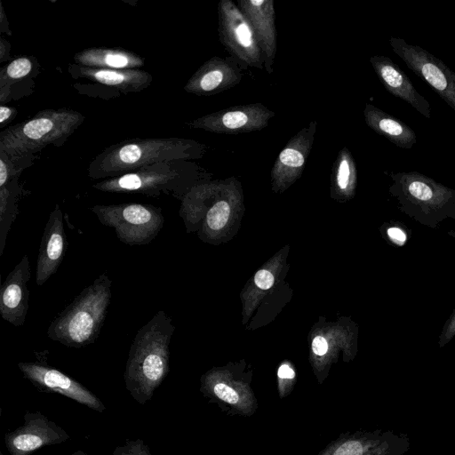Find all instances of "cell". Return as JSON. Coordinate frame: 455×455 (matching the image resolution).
Returning <instances> with one entry per match:
<instances>
[{"instance_id":"1","label":"cell","mask_w":455,"mask_h":455,"mask_svg":"<svg viewBox=\"0 0 455 455\" xmlns=\"http://www.w3.org/2000/svg\"><path fill=\"white\" fill-rule=\"evenodd\" d=\"M174 326L159 310L136 333L124 374L127 391L140 404L150 400L169 372V345Z\"/></svg>"},{"instance_id":"2","label":"cell","mask_w":455,"mask_h":455,"mask_svg":"<svg viewBox=\"0 0 455 455\" xmlns=\"http://www.w3.org/2000/svg\"><path fill=\"white\" fill-rule=\"evenodd\" d=\"M205 146L182 138L132 139L106 148L90 163L91 179H110L162 162L202 157Z\"/></svg>"},{"instance_id":"3","label":"cell","mask_w":455,"mask_h":455,"mask_svg":"<svg viewBox=\"0 0 455 455\" xmlns=\"http://www.w3.org/2000/svg\"><path fill=\"white\" fill-rule=\"evenodd\" d=\"M111 285L112 281L106 273L97 277L51 323L48 337L75 348L93 343L108 314Z\"/></svg>"},{"instance_id":"4","label":"cell","mask_w":455,"mask_h":455,"mask_svg":"<svg viewBox=\"0 0 455 455\" xmlns=\"http://www.w3.org/2000/svg\"><path fill=\"white\" fill-rule=\"evenodd\" d=\"M390 178V194L411 218L431 228L455 219L454 189L416 171L392 172Z\"/></svg>"},{"instance_id":"5","label":"cell","mask_w":455,"mask_h":455,"mask_svg":"<svg viewBox=\"0 0 455 455\" xmlns=\"http://www.w3.org/2000/svg\"><path fill=\"white\" fill-rule=\"evenodd\" d=\"M70 108L45 109L0 133V152L13 156L35 155L49 145L61 146L84 122Z\"/></svg>"},{"instance_id":"6","label":"cell","mask_w":455,"mask_h":455,"mask_svg":"<svg viewBox=\"0 0 455 455\" xmlns=\"http://www.w3.org/2000/svg\"><path fill=\"white\" fill-rule=\"evenodd\" d=\"M91 210L101 224L115 229L119 241L130 246L149 243L164 222L161 208L151 204H97Z\"/></svg>"},{"instance_id":"7","label":"cell","mask_w":455,"mask_h":455,"mask_svg":"<svg viewBox=\"0 0 455 455\" xmlns=\"http://www.w3.org/2000/svg\"><path fill=\"white\" fill-rule=\"evenodd\" d=\"M189 163L186 160L162 162L132 172L103 180L92 187L110 193H138L147 196L176 192Z\"/></svg>"},{"instance_id":"8","label":"cell","mask_w":455,"mask_h":455,"mask_svg":"<svg viewBox=\"0 0 455 455\" xmlns=\"http://www.w3.org/2000/svg\"><path fill=\"white\" fill-rule=\"evenodd\" d=\"M220 40L233 58L256 68H263L264 58L255 32L248 19L231 0L218 4Z\"/></svg>"},{"instance_id":"9","label":"cell","mask_w":455,"mask_h":455,"mask_svg":"<svg viewBox=\"0 0 455 455\" xmlns=\"http://www.w3.org/2000/svg\"><path fill=\"white\" fill-rule=\"evenodd\" d=\"M389 44L416 76L425 81L455 111V72L440 59L404 39L391 37Z\"/></svg>"},{"instance_id":"10","label":"cell","mask_w":455,"mask_h":455,"mask_svg":"<svg viewBox=\"0 0 455 455\" xmlns=\"http://www.w3.org/2000/svg\"><path fill=\"white\" fill-rule=\"evenodd\" d=\"M275 112L262 103L238 105L207 114L187 125L219 134H240L267 128Z\"/></svg>"},{"instance_id":"11","label":"cell","mask_w":455,"mask_h":455,"mask_svg":"<svg viewBox=\"0 0 455 455\" xmlns=\"http://www.w3.org/2000/svg\"><path fill=\"white\" fill-rule=\"evenodd\" d=\"M18 368L40 392L60 394L97 412L106 410L104 403L92 392L58 369L36 362H20Z\"/></svg>"},{"instance_id":"12","label":"cell","mask_w":455,"mask_h":455,"mask_svg":"<svg viewBox=\"0 0 455 455\" xmlns=\"http://www.w3.org/2000/svg\"><path fill=\"white\" fill-rule=\"evenodd\" d=\"M24 423L6 432L4 443L10 455H30L49 445L67 442L70 435L40 411H26Z\"/></svg>"},{"instance_id":"13","label":"cell","mask_w":455,"mask_h":455,"mask_svg":"<svg viewBox=\"0 0 455 455\" xmlns=\"http://www.w3.org/2000/svg\"><path fill=\"white\" fill-rule=\"evenodd\" d=\"M316 121L300 129L280 151L271 170L272 182L276 188H285L299 179L311 152L315 132Z\"/></svg>"},{"instance_id":"14","label":"cell","mask_w":455,"mask_h":455,"mask_svg":"<svg viewBox=\"0 0 455 455\" xmlns=\"http://www.w3.org/2000/svg\"><path fill=\"white\" fill-rule=\"evenodd\" d=\"M236 60L219 56L211 58L194 73L184 90L198 96H211L235 87L243 76Z\"/></svg>"},{"instance_id":"15","label":"cell","mask_w":455,"mask_h":455,"mask_svg":"<svg viewBox=\"0 0 455 455\" xmlns=\"http://www.w3.org/2000/svg\"><path fill=\"white\" fill-rule=\"evenodd\" d=\"M31 271L28 256L25 254L9 273L0 289V315L14 326L24 324L29 300L28 282Z\"/></svg>"},{"instance_id":"16","label":"cell","mask_w":455,"mask_h":455,"mask_svg":"<svg viewBox=\"0 0 455 455\" xmlns=\"http://www.w3.org/2000/svg\"><path fill=\"white\" fill-rule=\"evenodd\" d=\"M238 7L255 32L267 74L274 71L276 54L275 12L273 0H238Z\"/></svg>"},{"instance_id":"17","label":"cell","mask_w":455,"mask_h":455,"mask_svg":"<svg viewBox=\"0 0 455 455\" xmlns=\"http://www.w3.org/2000/svg\"><path fill=\"white\" fill-rule=\"evenodd\" d=\"M67 248L63 214L55 205L42 235L36 262V283L43 285L59 268Z\"/></svg>"},{"instance_id":"18","label":"cell","mask_w":455,"mask_h":455,"mask_svg":"<svg viewBox=\"0 0 455 455\" xmlns=\"http://www.w3.org/2000/svg\"><path fill=\"white\" fill-rule=\"evenodd\" d=\"M370 62L389 93L410 104L425 117L430 118L429 102L415 89L410 78L390 58L374 55L370 58Z\"/></svg>"},{"instance_id":"19","label":"cell","mask_w":455,"mask_h":455,"mask_svg":"<svg viewBox=\"0 0 455 455\" xmlns=\"http://www.w3.org/2000/svg\"><path fill=\"white\" fill-rule=\"evenodd\" d=\"M68 70L73 77L87 79L123 93L140 92L152 82V76L140 69L96 68L74 64Z\"/></svg>"},{"instance_id":"20","label":"cell","mask_w":455,"mask_h":455,"mask_svg":"<svg viewBox=\"0 0 455 455\" xmlns=\"http://www.w3.org/2000/svg\"><path fill=\"white\" fill-rule=\"evenodd\" d=\"M363 116L369 128L400 148L411 149L417 141L412 128L371 103L365 105Z\"/></svg>"},{"instance_id":"21","label":"cell","mask_w":455,"mask_h":455,"mask_svg":"<svg viewBox=\"0 0 455 455\" xmlns=\"http://www.w3.org/2000/svg\"><path fill=\"white\" fill-rule=\"evenodd\" d=\"M76 65L109 69H138L144 66V59L124 48L92 47L74 57Z\"/></svg>"},{"instance_id":"22","label":"cell","mask_w":455,"mask_h":455,"mask_svg":"<svg viewBox=\"0 0 455 455\" xmlns=\"http://www.w3.org/2000/svg\"><path fill=\"white\" fill-rule=\"evenodd\" d=\"M21 193L18 178L0 188V256L3 255L8 232L16 218L18 198Z\"/></svg>"},{"instance_id":"23","label":"cell","mask_w":455,"mask_h":455,"mask_svg":"<svg viewBox=\"0 0 455 455\" xmlns=\"http://www.w3.org/2000/svg\"><path fill=\"white\" fill-rule=\"evenodd\" d=\"M332 178L337 190L342 193L352 192L356 184V164L351 151L342 148L332 165Z\"/></svg>"},{"instance_id":"24","label":"cell","mask_w":455,"mask_h":455,"mask_svg":"<svg viewBox=\"0 0 455 455\" xmlns=\"http://www.w3.org/2000/svg\"><path fill=\"white\" fill-rule=\"evenodd\" d=\"M35 158V155L13 156L0 152V188L18 178L23 169L32 164Z\"/></svg>"},{"instance_id":"25","label":"cell","mask_w":455,"mask_h":455,"mask_svg":"<svg viewBox=\"0 0 455 455\" xmlns=\"http://www.w3.org/2000/svg\"><path fill=\"white\" fill-rule=\"evenodd\" d=\"M206 389L215 397L240 409H245L249 396L241 394L235 387L223 381L207 382Z\"/></svg>"},{"instance_id":"26","label":"cell","mask_w":455,"mask_h":455,"mask_svg":"<svg viewBox=\"0 0 455 455\" xmlns=\"http://www.w3.org/2000/svg\"><path fill=\"white\" fill-rule=\"evenodd\" d=\"M230 215V205L222 200L214 204L207 212L206 223L212 230H219L223 228Z\"/></svg>"},{"instance_id":"27","label":"cell","mask_w":455,"mask_h":455,"mask_svg":"<svg viewBox=\"0 0 455 455\" xmlns=\"http://www.w3.org/2000/svg\"><path fill=\"white\" fill-rule=\"evenodd\" d=\"M32 69V62L28 58L20 57L13 60L4 71L2 70L1 81L5 79L18 80L25 77Z\"/></svg>"},{"instance_id":"28","label":"cell","mask_w":455,"mask_h":455,"mask_svg":"<svg viewBox=\"0 0 455 455\" xmlns=\"http://www.w3.org/2000/svg\"><path fill=\"white\" fill-rule=\"evenodd\" d=\"M113 455H152L149 447L143 440H126L123 445L115 448Z\"/></svg>"},{"instance_id":"29","label":"cell","mask_w":455,"mask_h":455,"mask_svg":"<svg viewBox=\"0 0 455 455\" xmlns=\"http://www.w3.org/2000/svg\"><path fill=\"white\" fill-rule=\"evenodd\" d=\"M363 446L361 442L350 440L343 443L333 455H363Z\"/></svg>"},{"instance_id":"30","label":"cell","mask_w":455,"mask_h":455,"mask_svg":"<svg viewBox=\"0 0 455 455\" xmlns=\"http://www.w3.org/2000/svg\"><path fill=\"white\" fill-rule=\"evenodd\" d=\"M455 336V310L447 320L439 336V346L444 347Z\"/></svg>"},{"instance_id":"31","label":"cell","mask_w":455,"mask_h":455,"mask_svg":"<svg viewBox=\"0 0 455 455\" xmlns=\"http://www.w3.org/2000/svg\"><path fill=\"white\" fill-rule=\"evenodd\" d=\"M254 282L259 288L267 290L271 288L274 283V276L269 271L260 269L256 273Z\"/></svg>"},{"instance_id":"32","label":"cell","mask_w":455,"mask_h":455,"mask_svg":"<svg viewBox=\"0 0 455 455\" xmlns=\"http://www.w3.org/2000/svg\"><path fill=\"white\" fill-rule=\"evenodd\" d=\"M312 350L317 355H323L328 350V343L323 337L317 336L312 341Z\"/></svg>"},{"instance_id":"33","label":"cell","mask_w":455,"mask_h":455,"mask_svg":"<svg viewBox=\"0 0 455 455\" xmlns=\"http://www.w3.org/2000/svg\"><path fill=\"white\" fill-rule=\"evenodd\" d=\"M389 237L396 243H403L406 240L405 234L396 228H392L387 230Z\"/></svg>"},{"instance_id":"34","label":"cell","mask_w":455,"mask_h":455,"mask_svg":"<svg viewBox=\"0 0 455 455\" xmlns=\"http://www.w3.org/2000/svg\"><path fill=\"white\" fill-rule=\"evenodd\" d=\"M277 375L280 379H292L295 372L288 364H283L279 367Z\"/></svg>"},{"instance_id":"35","label":"cell","mask_w":455,"mask_h":455,"mask_svg":"<svg viewBox=\"0 0 455 455\" xmlns=\"http://www.w3.org/2000/svg\"><path fill=\"white\" fill-rule=\"evenodd\" d=\"M15 109L6 106H0V124L7 122L12 116H15Z\"/></svg>"},{"instance_id":"36","label":"cell","mask_w":455,"mask_h":455,"mask_svg":"<svg viewBox=\"0 0 455 455\" xmlns=\"http://www.w3.org/2000/svg\"><path fill=\"white\" fill-rule=\"evenodd\" d=\"M70 455H87V454L84 451L79 450V451H76L71 453Z\"/></svg>"},{"instance_id":"37","label":"cell","mask_w":455,"mask_h":455,"mask_svg":"<svg viewBox=\"0 0 455 455\" xmlns=\"http://www.w3.org/2000/svg\"><path fill=\"white\" fill-rule=\"evenodd\" d=\"M0 455H4L3 452H0Z\"/></svg>"}]
</instances>
